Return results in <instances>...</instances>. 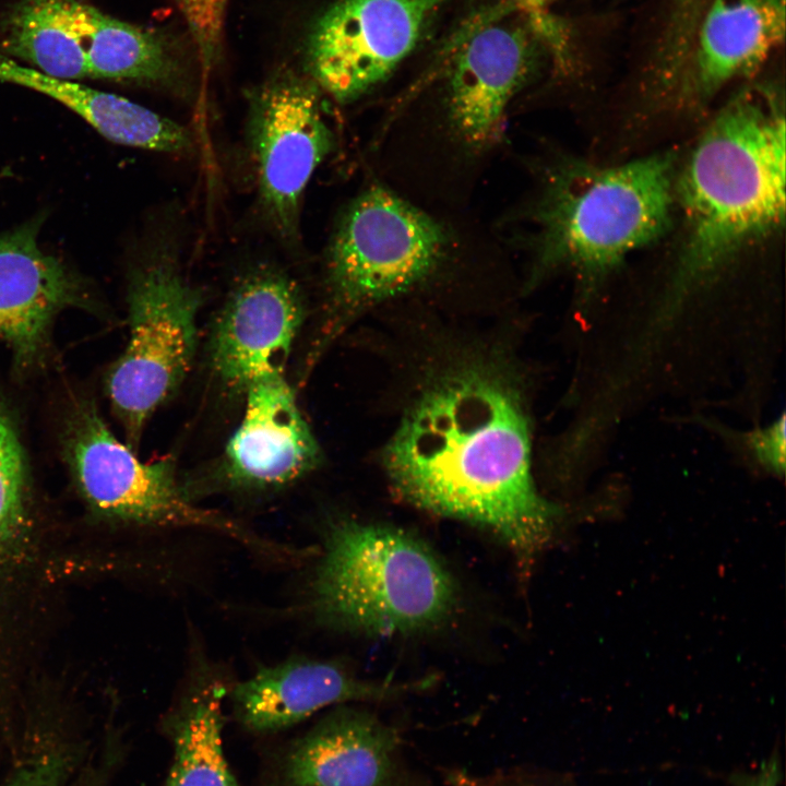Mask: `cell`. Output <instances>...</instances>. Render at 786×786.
Listing matches in <instances>:
<instances>
[{"label": "cell", "instance_id": "obj_27", "mask_svg": "<svg viewBox=\"0 0 786 786\" xmlns=\"http://www.w3.org/2000/svg\"><path fill=\"white\" fill-rule=\"evenodd\" d=\"M524 12H543L556 0H512Z\"/></svg>", "mask_w": 786, "mask_h": 786}, {"label": "cell", "instance_id": "obj_13", "mask_svg": "<svg viewBox=\"0 0 786 786\" xmlns=\"http://www.w3.org/2000/svg\"><path fill=\"white\" fill-rule=\"evenodd\" d=\"M44 219L0 233V343L21 365L39 356L58 313L90 299L78 273L39 246Z\"/></svg>", "mask_w": 786, "mask_h": 786}, {"label": "cell", "instance_id": "obj_23", "mask_svg": "<svg viewBox=\"0 0 786 786\" xmlns=\"http://www.w3.org/2000/svg\"><path fill=\"white\" fill-rule=\"evenodd\" d=\"M196 47L202 67L217 60L227 0H177Z\"/></svg>", "mask_w": 786, "mask_h": 786}, {"label": "cell", "instance_id": "obj_10", "mask_svg": "<svg viewBox=\"0 0 786 786\" xmlns=\"http://www.w3.org/2000/svg\"><path fill=\"white\" fill-rule=\"evenodd\" d=\"M451 0H336L307 40L310 78L347 104L388 79Z\"/></svg>", "mask_w": 786, "mask_h": 786}, {"label": "cell", "instance_id": "obj_4", "mask_svg": "<svg viewBox=\"0 0 786 786\" xmlns=\"http://www.w3.org/2000/svg\"><path fill=\"white\" fill-rule=\"evenodd\" d=\"M455 595L448 569L417 538L348 520L325 533L309 605L317 620L334 629L394 635L437 626Z\"/></svg>", "mask_w": 786, "mask_h": 786}, {"label": "cell", "instance_id": "obj_22", "mask_svg": "<svg viewBox=\"0 0 786 786\" xmlns=\"http://www.w3.org/2000/svg\"><path fill=\"white\" fill-rule=\"evenodd\" d=\"M81 762L72 745L35 740L17 754L2 786H69Z\"/></svg>", "mask_w": 786, "mask_h": 786}, {"label": "cell", "instance_id": "obj_5", "mask_svg": "<svg viewBox=\"0 0 786 786\" xmlns=\"http://www.w3.org/2000/svg\"><path fill=\"white\" fill-rule=\"evenodd\" d=\"M127 300L130 337L107 389L135 450L152 414L191 367L202 294L184 277L175 243L163 238L146 246L131 266Z\"/></svg>", "mask_w": 786, "mask_h": 786}, {"label": "cell", "instance_id": "obj_24", "mask_svg": "<svg viewBox=\"0 0 786 786\" xmlns=\"http://www.w3.org/2000/svg\"><path fill=\"white\" fill-rule=\"evenodd\" d=\"M785 415L766 428L752 431L747 441L758 462L769 472L783 475L785 471Z\"/></svg>", "mask_w": 786, "mask_h": 786}, {"label": "cell", "instance_id": "obj_16", "mask_svg": "<svg viewBox=\"0 0 786 786\" xmlns=\"http://www.w3.org/2000/svg\"><path fill=\"white\" fill-rule=\"evenodd\" d=\"M785 27L786 0H712L678 85L679 106L699 109L729 82L752 74L783 44Z\"/></svg>", "mask_w": 786, "mask_h": 786}, {"label": "cell", "instance_id": "obj_18", "mask_svg": "<svg viewBox=\"0 0 786 786\" xmlns=\"http://www.w3.org/2000/svg\"><path fill=\"white\" fill-rule=\"evenodd\" d=\"M227 693L219 680L200 679L167 710L160 729L171 759L163 786H240L223 747Z\"/></svg>", "mask_w": 786, "mask_h": 786}, {"label": "cell", "instance_id": "obj_2", "mask_svg": "<svg viewBox=\"0 0 786 786\" xmlns=\"http://www.w3.org/2000/svg\"><path fill=\"white\" fill-rule=\"evenodd\" d=\"M785 108L777 87L736 94L676 176L682 245L667 290L675 308L785 218Z\"/></svg>", "mask_w": 786, "mask_h": 786}, {"label": "cell", "instance_id": "obj_26", "mask_svg": "<svg viewBox=\"0 0 786 786\" xmlns=\"http://www.w3.org/2000/svg\"><path fill=\"white\" fill-rule=\"evenodd\" d=\"M462 786H527L515 783L514 778L477 777L469 775Z\"/></svg>", "mask_w": 786, "mask_h": 786}, {"label": "cell", "instance_id": "obj_15", "mask_svg": "<svg viewBox=\"0 0 786 786\" xmlns=\"http://www.w3.org/2000/svg\"><path fill=\"white\" fill-rule=\"evenodd\" d=\"M246 390L243 418L225 451L228 485L275 488L314 469L321 456L319 444L283 373L259 378Z\"/></svg>", "mask_w": 786, "mask_h": 786}, {"label": "cell", "instance_id": "obj_8", "mask_svg": "<svg viewBox=\"0 0 786 786\" xmlns=\"http://www.w3.org/2000/svg\"><path fill=\"white\" fill-rule=\"evenodd\" d=\"M544 24L538 13L498 0L473 10L448 37L446 108L465 144L483 148L499 139L508 105L539 64Z\"/></svg>", "mask_w": 786, "mask_h": 786}, {"label": "cell", "instance_id": "obj_14", "mask_svg": "<svg viewBox=\"0 0 786 786\" xmlns=\"http://www.w3.org/2000/svg\"><path fill=\"white\" fill-rule=\"evenodd\" d=\"M410 684L361 679L333 662L295 657L258 669L228 689L235 720L248 733L288 729L330 706L393 699Z\"/></svg>", "mask_w": 786, "mask_h": 786}, {"label": "cell", "instance_id": "obj_21", "mask_svg": "<svg viewBox=\"0 0 786 786\" xmlns=\"http://www.w3.org/2000/svg\"><path fill=\"white\" fill-rule=\"evenodd\" d=\"M25 479L21 444L0 410V565L17 545L24 525Z\"/></svg>", "mask_w": 786, "mask_h": 786}, {"label": "cell", "instance_id": "obj_25", "mask_svg": "<svg viewBox=\"0 0 786 786\" xmlns=\"http://www.w3.org/2000/svg\"><path fill=\"white\" fill-rule=\"evenodd\" d=\"M779 767L776 760L763 763L757 773L748 777L741 786H777Z\"/></svg>", "mask_w": 786, "mask_h": 786}, {"label": "cell", "instance_id": "obj_19", "mask_svg": "<svg viewBox=\"0 0 786 786\" xmlns=\"http://www.w3.org/2000/svg\"><path fill=\"white\" fill-rule=\"evenodd\" d=\"M88 78L177 87L182 69L165 39L80 1Z\"/></svg>", "mask_w": 786, "mask_h": 786}, {"label": "cell", "instance_id": "obj_6", "mask_svg": "<svg viewBox=\"0 0 786 786\" xmlns=\"http://www.w3.org/2000/svg\"><path fill=\"white\" fill-rule=\"evenodd\" d=\"M68 448L82 493L106 517L196 527L222 534L271 558L289 560L294 555V547L271 541L219 512L194 504L178 483L171 458L142 462L133 449L111 433L93 407L79 412Z\"/></svg>", "mask_w": 786, "mask_h": 786}, {"label": "cell", "instance_id": "obj_20", "mask_svg": "<svg viewBox=\"0 0 786 786\" xmlns=\"http://www.w3.org/2000/svg\"><path fill=\"white\" fill-rule=\"evenodd\" d=\"M79 4V0H20L4 24V49L49 76L87 78Z\"/></svg>", "mask_w": 786, "mask_h": 786}, {"label": "cell", "instance_id": "obj_12", "mask_svg": "<svg viewBox=\"0 0 786 786\" xmlns=\"http://www.w3.org/2000/svg\"><path fill=\"white\" fill-rule=\"evenodd\" d=\"M303 319L302 297L285 272L260 265L229 295L212 337V364L236 388L283 368Z\"/></svg>", "mask_w": 786, "mask_h": 786}, {"label": "cell", "instance_id": "obj_9", "mask_svg": "<svg viewBox=\"0 0 786 786\" xmlns=\"http://www.w3.org/2000/svg\"><path fill=\"white\" fill-rule=\"evenodd\" d=\"M247 143L261 211L285 242L299 237L305 190L334 135L314 81L283 70L249 97Z\"/></svg>", "mask_w": 786, "mask_h": 786}, {"label": "cell", "instance_id": "obj_3", "mask_svg": "<svg viewBox=\"0 0 786 786\" xmlns=\"http://www.w3.org/2000/svg\"><path fill=\"white\" fill-rule=\"evenodd\" d=\"M675 181L671 153L611 166L559 163L536 207L538 266L570 269L592 289L630 253L666 233Z\"/></svg>", "mask_w": 786, "mask_h": 786}, {"label": "cell", "instance_id": "obj_17", "mask_svg": "<svg viewBox=\"0 0 786 786\" xmlns=\"http://www.w3.org/2000/svg\"><path fill=\"white\" fill-rule=\"evenodd\" d=\"M0 80L50 96L111 142L165 153H183L192 146L184 126L119 95L49 76L3 56Z\"/></svg>", "mask_w": 786, "mask_h": 786}, {"label": "cell", "instance_id": "obj_7", "mask_svg": "<svg viewBox=\"0 0 786 786\" xmlns=\"http://www.w3.org/2000/svg\"><path fill=\"white\" fill-rule=\"evenodd\" d=\"M448 235L393 192L371 187L343 212L326 251L332 303L350 311L395 296L430 275Z\"/></svg>", "mask_w": 786, "mask_h": 786}, {"label": "cell", "instance_id": "obj_11", "mask_svg": "<svg viewBox=\"0 0 786 786\" xmlns=\"http://www.w3.org/2000/svg\"><path fill=\"white\" fill-rule=\"evenodd\" d=\"M407 781L397 731L342 704L274 750L260 786H407Z\"/></svg>", "mask_w": 786, "mask_h": 786}, {"label": "cell", "instance_id": "obj_1", "mask_svg": "<svg viewBox=\"0 0 786 786\" xmlns=\"http://www.w3.org/2000/svg\"><path fill=\"white\" fill-rule=\"evenodd\" d=\"M384 462L394 488L412 503L481 525L523 555L550 538L560 515L534 484L517 392L487 371L460 372L427 390Z\"/></svg>", "mask_w": 786, "mask_h": 786}]
</instances>
